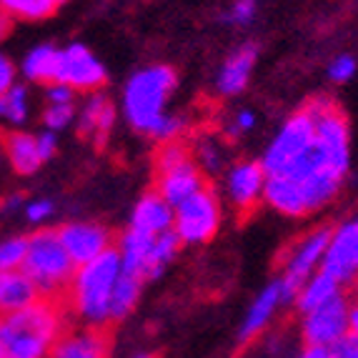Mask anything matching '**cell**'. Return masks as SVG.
<instances>
[{"mask_svg":"<svg viewBox=\"0 0 358 358\" xmlns=\"http://www.w3.org/2000/svg\"><path fill=\"white\" fill-rule=\"evenodd\" d=\"M58 3H63V0H58Z\"/></svg>","mask_w":358,"mask_h":358,"instance_id":"obj_46","label":"cell"},{"mask_svg":"<svg viewBox=\"0 0 358 358\" xmlns=\"http://www.w3.org/2000/svg\"><path fill=\"white\" fill-rule=\"evenodd\" d=\"M141 291H143V281L138 275L123 273V268H120V278L115 283L113 301H110V323H118L131 316L133 308L138 306V299H141Z\"/></svg>","mask_w":358,"mask_h":358,"instance_id":"obj_25","label":"cell"},{"mask_svg":"<svg viewBox=\"0 0 358 358\" xmlns=\"http://www.w3.org/2000/svg\"><path fill=\"white\" fill-rule=\"evenodd\" d=\"M0 118H8L13 123H23L28 118V93L23 85H13L8 93L0 96Z\"/></svg>","mask_w":358,"mask_h":358,"instance_id":"obj_28","label":"cell"},{"mask_svg":"<svg viewBox=\"0 0 358 358\" xmlns=\"http://www.w3.org/2000/svg\"><path fill=\"white\" fill-rule=\"evenodd\" d=\"M318 271L329 273L341 286L353 283V278L358 275V215L334 228Z\"/></svg>","mask_w":358,"mask_h":358,"instance_id":"obj_11","label":"cell"},{"mask_svg":"<svg viewBox=\"0 0 358 358\" xmlns=\"http://www.w3.org/2000/svg\"><path fill=\"white\" fill-rule=\"evenodd\" d=\"M38 299H41V293L23 271H3L0 273V321L28 308Z\"/></svg>","mask_w":358,"mask_h":358,"instance_id":"obj_19","label":"cell"},{"mask_svg":"<svg viewBox=\"0 0 358 358\" xmlns=\"http://www.w3.org/2000/svg\"><path fill=\"white\" fill-rule=\"evenodd\" d=\"M133 231L145 233V236H161L166 231H173V206L158 191H148L141 196L131 213Z\"/></svg>","mask_w":358,"mask_h":358,"instance_id":"obj_16","label":"cell"},{"mask_svg":"<svg viewBox=\"0 0 358 358\" xmlns=\"http://www.w3.org/2000/svg\"><path fill=\"white\" fill-rule=\"evenodd\" d=\"M353 73H356V60H353L351 55H338V58L329 66V76L334 78L336 83H346V80H351Z\"/></svg>","mask_w":358,"mask_h":358,"instance_id":"obj_33","label":"cell"},{"mask_svg":"<svg viewBox=\"0 0 358 358\" xmlns=\"http://www.w3.org/2000/svg\"><path fill=\"white\" fill-rule=\"evenodd\" d=\"M198 158H201L203 168H208V171H218V168H221V158H218V150H215L213 145H208V143H201Z\"/></svg>","mask_w":358,"mask_h":358,"instance_id":"obj_36","label":"cell"},{"mask_svg":"<svg viewBox=\"0 0 358 358\" xmlns=\"http://www.w3.org/2000/svg\"><path fill=\"white\" fill-rule=\"evenodd\" d=\"M183 131H185V120L180 118V115H168L166 113L161 120H158V126L153 128L150 138L161 141V143H168V141H178Z\"/></svg>","mask_w":358,"mask_h":358,"instance_id":"obj_30","label":"cell"},{"mask_svg":"<svg viewBox=\"0 0 358 358\" xmlns=\"http://www.w3.org/2000/svg\"><path fill=\"white\" fill-rule=\"evenodd\" d=\"M256 58H258L256 43H245L238 50H233L226 63H223L221 73H218V80H215L218 93L221 96H238L241 90H245V85L251 80L253 66H256Z\"/></svg>","mask_w":358,"mask_h":358,"instance_id":"obj_18","label":"cell"},{"mask_svg":"<svg viewBox=\"0 0 358 358\" xmlns=\"http://www.w3.org/2000/svg\"><path fill=\"white\" fill-rule=\"evenodd\" d=\"M58 6V0H0V8L8 18L20 20H45Z\"/></svg>","mask_w":358,"mask_h":358,"instance_id":"obj_27","label":"cell"},{"mask_svg":"<svg viewBox=\"0 0 358 358\" xmlns=\"http://www.w3.org/2000/svg\"><path fill=\"white\" fill-rule=\"evenodd\" d=\"M115 123V108L113 103L108 101L101 93H93L88 98L83 108V115H80V123H78V131L85 138H96L98 143H103L110 133Z\"/></svg>","mask_w":358,"mask_h":358,"instance_id":"obj_21","label":"cell"},{"mask_svg":"<svg viewBox=\"0 0 358 358\" xmlns=\"http://www.w3.org/2000/svg\"><path fill=\"white\" fill-rule=\"evenodd\" d=\"M331 233H334L331 226H318L313 231L303 233L299 241H293L286 248L283 268L281 275H278V283L283 288L286 303H293L299 288L321 268V261L326 256V248H329Z\"/></svg>","mask_w":358,"mask_h":358,"instance_id":"obj_6","label":"cell"},{"mask_svg":"<svg viewBox=\"0 0 358 358\" xmlns=\"http://www.w3.org/2000/svg\"><path fill=\"white\" fill-rule=\"evenodd\" d=\"M348 301L346 293H338L321 308L301 316V338L306 346L329 348L348 334Z\"/></svg>","mask_w":358,"mask_h":358,"instance_id":"obj_9","label":"cell"},{"mask_svg":"<svg viewBox=\"0 0 358 358\" xmlns=\"http://www.w3.org/2000/svg\"><path fill=\"white\" fill-rule=\"evenodd\" d=\"M73 93H76V90H71L68 85H63V83H50L48 85V98L53 103H71Z\"/></svg>","mask_w":358,"mask_h":358,"instance_id":"obj_38","label":"cell"},{"mask_svg":"<svg viewBox=\"0 0 358 358\" xmlns=\"http://www.w3.org/2000/svg\"><path fill=\"white\" fill-rule=\"evenodd\" d=\"M155 191L173 208L206 185L203 173L183 141H168L161 145L155 153Z\"/></svg>","mask_w":358,"mask_h":358,"instance_id":"obj_5","label":"cell"},{"mask_svg":"<svg viewBox=\"0 0 358 358\" xmlns=\"http://www.w3.org/2000/svg\"><path fill=\"white\" fill-rule=\"evenodd\" d=\"M253 126H256V115L251 110H241L236 115V131H251Z\"/></svg>","mask_w":358,"mask_h":358,"instance_id":"obj_40","label":"cell"},{"mask_svg":"<svg viewBox=\"0 0 358 358\" xmlns=\"http://www.w3.org/2000/svg\"><path fill=\"white\" fill-rule=\"evenodd\" d=\"M13 85H15V68H13V63L6 55L0 53V96L8 93Z\"/></svg>","mask_w":358,"mask_h":358,"instance_id":"obj_35","label":"cell"},{"mask_svg":"<svg viewBox=\"0 0 358 358\" xmlns=\"http://www.w3.org/2000/svg\"><path fill=\"white\" fill-rule=\"evenodd\" d=\"M110 356V331L85 326L66 331L50 348L48 358H108Z\"/></svg>","mask_w":358,"mask_h":358,"instance_id":"obj_14","label":"cell"},{"mask_svg":"<svg viewBox=\"0 0 358 358\" xmlns=\"http://www.w3.org/2000/svg\"><path fill=\"white\" fill-rule=\"evenodd\" d=\"M50 210H53V203L50 201H38V203H30L28 206V218L30 221H43V218H48Z\"/></svg>","mask_w":358,"mask_h":358,"instance_id":"obj_39","label":"cell"},{"mask_svg":"<svg viewBox=\"0 0 358 358\" xmlns=\"http://www.w3.org/2000/svg\"><path fill=\"white\" fill-rule=\"evenodd\" d=\"M341 288L343 286H341L338 281H334L329 273L316 271V273L310 275L308 281L299 288L296 299H293V306H296V310L303 316V313H310V310L321 308L323 303H329V301L336 299L338 293H343Z\"/></svg>","mask_w":358,"mask_h":358,"instance_id":"obj_23","label":"cell"},{"mask_svg":"<svg viewBox=\"0 0 358 358\" xmlns=\"http://www.w3.org/2000/svg\"><path fill=\"white\" fill-rule=\"evenodd\" d=\"M0 358H6V353H3V343H0Z\"/></svg>","mask_w":358,"mask_h":358,"instance_id":"obj_45","label":"cell"},{"mask_svg":"<svg viewBox=\"0 0 358 358\" xmlns=\"http://www.w3.org/2000/svg\"><path fill=\"white\" fill-rule=\"evenodd\" d=\"M58 236L76 268L113 248V236L101 223H66L58 228Z\"/></svg>","mask_w":358,"mask_h":358,"instance_id":"obj_12","label":"cell"},{"mask_svg":"<svg viewBox=\"0 0 358 358\" xmlns=\"http://www.w3.org/2000/svg\"><path fill=\"white\" fill-rule=\"evenodd\" d=\"M258 3L256 0H233L231 10L226 13V23L231 25H248L253 18H256Z\"/></svg>","mask_w":358,"mask_h":358,"instance_id":"obj_31","label":"cell"},{"mask_svg":"<svg viewBox=\"0 0 358 358\" xmlns=\"http://www.w3.org/2000/svg\"><path fill=\"white\" fill-rule=\"evenodd\" d=\"M221 218V201L213 188L203 185L173 208V233L178 236L180 245H203L218 233Z\"/></svg>","mask_w":358,"mask_h":358,"instance_id":"obj_7","label":"cell"},{"mask_svg":"<svg viewBox=\"0 0 358 358\" xmlns=\"http://www.w3.org/2000/svg\"><path fill=\"white\" fill-rule=\"evenodd\" d=\"M263 203L271 206L275 213L288 215V218H303V215H308L303 188H301V183L286 178V176H266Z\"/></svg>","mask_w":358,"mask_h":358,"instance_id":"obj_17","label":"cell"},{"mask_svg":"<svg viewBox=\"0 0 358 358\" xmlns=\"http://www.w3.org/2000/svg\"><path fill=\"white\" fill-rule=\"evenodd\" d=\"M180 251V241L173 231H166L161 236H155L153 245H150L148 261H145V281H155L161 278L163 271L176 261Z\"/></svg>","mask_w":358,"mask_h":358,"instance_id":"obj_24","label":"cell"},{"mask_svg":"<svg viewBox=\"0 0 358 358\" xmlns=\"http://www.w3.org/2000/svg\"><path fill=\"white\" fill-rule=\"evenodd\" d=\"M316 128H313V115L308 108H301L299 113H293L291 118L283 123V128L275 133V138L271 141L268 150L263 153L261 168L266 171V176H283L288 171L296 158L313 143Z\"/></svg>","mask_w":358,"mask_h":358,"instance_id":"obj_8","label":"cell"},{"mask_svg":"<svg viewBox=\"0 0 358 358\" xmlns=\"http://www.w3.org/2000/svg\"><path fill=\"white\" fill-rule=\"evenodd\" d=\"M25 251H28V238H10L0 243V273L3 271H20Z\"/></svg>","mask_w":358,"mask_h":358,"instance_id":"obj_29","label":"cell"},{"mask_svg":"<svg viewBox=\"0 0 358 358\" xmlns=\"http://www.w3.org/2000/svg\"><path fill=\"white\" fill-rule=\"evenodd\" d=\"M58 48L53 45H38L28 53L23 63V73L25 78L36 80V83H45L50 85L55 80V71H58Z\"/></svg>","mask_w":358,"mask_h":358,"instance_id":"obj_26","label":"cell"},{"mask_svg":"<svg viewBox=\"0 0 358 358\" xmlns=\"http://www.w3.org/2000/svg\"><path fill=\"white\" fill-rule=\"evenodd\" d=\"M20 271L33 281L41 299L66 303V293L73 273H76V263L71 261V256L60 243L58 228H43L30 236Z\"/></svg>","mask_w":358,"mask_h":358,"instance_id":"obj_3","label":"cell"},{"mask_svg":"<svg viewBox=\"0 0 358 358\" xmlns=\"http://www.w3.org/2000/svg\"><path fill=\"white\" fill-rule=\"evenodd\" d=\"M296 358H329V351H326V348H318V346H306Z\"/></svg>","mask_w":358,"mask_h":358,"instance_id":"obj_42","label":"cell"},{"mask_svg":"<svg viewBox=\"0 0 358 358\" xmlns=\"http://www.w3.org/2000/svg\"><path fill=\"white\" fill-rule=\"evenodd\" d=\"M351 286H353V296H356V301H358V275H356V278H353Z\"/></svg>","mask_w":358,"mask_h":358,"instance_id":"obj_43","label":"cell"},{"mask_svg":"<svg viewBox=\"0 0 358 358\" xmlns=\"http://www.w3.org/2000/svg\"><path fill=\"white\" fill-rule=\"evenodd\" d=\"M55 148H58V141H55L53 133H43V136H38V153H41L43 163L48 161V158H53Z\"/></svg>","mask_w":358,"mask_h":358,"instance_id":"obj_37","label":"cell"},{"mask_svg":"<svg viewBox=\"0 0 358 358\" xmlns=\"http://www.w3.org/2000/svg\"><path fill=\"white\" fill-rule=\"evenodd\" d=\"M329 358H358V338L351 334H346L343 338H338L334 346L326 348Z\"/></svg>","mask_w":358,"mask_h":358,"instance_id":"obj_34","label":"cell"},{"mask_svg":"<svg viewBox=\"0 0 358 358\" xmlns=\"http://www.w3.org/2000/svg\"><path fill=\"white\" fill-rule=\"evenodd\" d=\"M106 68L90 53L85 45L73 43L58 53V71H55L53 83H63L71 90H83V93H96L106 83Z\"/></svg>","mask_w":358,"mask_h":358,"instance_id":"obj_10","label":"cell"},{"mask_svg":"<svg viewBox=\"0 0 358 358\" xmlns=\"http://www.w3.org/2000/svg\"><path fill=\"white\" fill-rule=\"evenodd\" d=\"M0 138H3V150H6L8 161H10L15 173L30 176L43 166L36 136H28V133L20 131H6Z\"/></svg>","mask_w":358,"mask_h":358,"instance_id":"obj_20","label":"cell"},{"mask_svg":"<svg viewBox=\"0 0 358 358\" xmlns=\"http://www.w3.org/2000/svg\"><path fill=\"white\" fill-rule=\"evenodd\" d=\"M348 334L358 338V301L348 306Z\"/></svg>","mask_w":358,"mask_h":358,"instance_id":"obj_41","label":"cell"},{"mask_svg":"<svg viewBox=\"0 0 358 358\" xmlns=\"http://www.w3.org/2000/svg\"><path fill=\"white\" fill-rule=\"evenodd\" d=\"M133 358H155L153 353H138V356H133Z\"/></svg>","mask_w":358,"mask_h":358,"instance_id":"obj_44","label":"cell"},{"mask_svg":"<svg viewBox=\"0 0 358 358\" xmlns=\"http://www.w3.org/2000/svg\"><path fill=\"white\" fill-rule=\"evenodd\" d=\"M281 306H286V296H283L281 283L275 278V281H271L268 286L253 299L251 308H248V313H245L243 323H241V329H238V343L245 346V343L256 341L258 336L271 326L275 310L281 308Z\"/></svg>","mask_w":358,"mask_h":358,"instance_id":"obj_15","label":"cell"},{"mask_svg":"<svg viewBox=\"0 0 358 358\" xmlns=\"http://www.w3.org/2000/svg\"><path fill=\"white\" fill-rule=\"evenodd\" d=\"M45 126L50 131H60V128H66L68 123L73 120V106L71 103H53V106L45 110Z\"/></svg>","mask_w":358,"mask_h":358,"instance_id":"obj_32","label":"cell"},{"mask_svg":"<svg viewBox=\"0 0 358 358\" xmlns=\"http://www.w3.org/2000/svg\"><path fill=\"white\" fill-rule=\"evenodd\" d=\"M263 185H266V171L258 161H241L228 171L226 188L233 208L238 215H248L263 201Z\"/></svg>","mask_w":358,"mask_h":358,"instance_id":"obj_13","label":"cell"},{"mask_svg":"<svg viewBox=\"0 0 358 358\" xmlns=\"http://www.w3.org/2000/svg\"><path fill=\"white\" fill-rule=\"evenodd\" d=\"M66 303L38 299L28 308L0 321L6 358H48L53 343L66 334Z\"/></svg>","mask_w":358,"mask_h":358,"instance_id":"obj_1","label":"cell"},{"mask_svg":"<svg viewBox=\"0 0 358 358\" xmlns=\"http://www.w3.org/2000/svg\"><path fill=\"white\" fill-rule=\"evenodd\" d=\"M155 236H145L133 228H128L118 241V256H120V268L128 275H138L145 283V261H148L150 245H153Z\"/></svg>","mask_w":358,"mask_h":358,"instance_id":"obj_22","label":"cell"},{"mask_svg":"<svg viewBox=\"0 0 358 358\" xmlns=\"http://www.w3.org/2000/svg\"><path fill=\"white\" fill-rule=\"evenodd\" d=\"M178 76L168 66H148L133 73L123 90V113L131 128L150 136L158 120L166 115V103L173 96Z\"/></svg>","mask_w":358,"mask_h":358,"instance_id":"obj_4","label":"cell"},{"mask_svg":"<svg viewBox=\"0 0 358 358\" xmlns=\"http://www.w3.org/2000/svg\"><path fill=\"white\" fill-rule=\"evenodd\" d=\"M120 278L118 248H108L93 261L78 266L66 293V308L73 310L85 326L108 329L110 323V301Z\"/></svg>","mask_w":358,"mask_h":358,"instance_id":"obj_2","label":"cell"}]
</instances>
